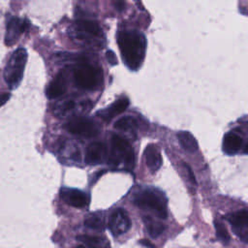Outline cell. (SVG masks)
Here are the masks:
<instances>
[{"instance_id": "6da1fadb", "label": "cell", "mask_w": 248, "mask_h": 248, "mask_svg": "<svg viewBox=\"0 0 248 248\" xmlns=\"http://www.w3.org/2000/svg\"><path fill=\"white\" fill-rule=\"evenodd\" d=\"M117 44L125 65L137 71L142 64L146 51L145 36L136 30H122L117 34Z\"/></svg>"}, {"instance_id": "7a4b0ae2", "label": "cell", "mask_w": 248, "mask_h": 248, "mask_svg": "<svg viewBox=\"0 0 248 248\" xmlns=\"http://www.w3.org/2000/svg\"><path fill=\"white\" fill-rule=\"evenodd\" d=\"M133 202L143 210L154 213L160 219L167 218V199L163 192L156 188L140 189L133 198Z\"/></svg>"}, {"instance_id": "3957f363", "label": "cell", "mask_w": 248, "mask_h": 248, "mask_svg": "<svg viewBox=\"0 0 248 248\" xmlns=\"http://www.w3.org/2000/svg\"><path fill=\"white\" fill-rule=\"evenodd\" d=\"M75 84L83 90H96L103 83L102 68L88 62H79L73 72Z\"/></svg>"}, {"instance_id": "277c9868", "label": "cell", "mask_w": 248, "mask_h": 248, "mask_svg": "<svg viewBox=\"0 0 248 248\" xmlns=\"http://www.w3.org/2000/svg\"><path fill=\"white\" fill-rule=\"evenodd\" d=\"M27 61V51L19 47L13 52L4 70V79L10 89H15L20 83Z\"/></svg>"}, {"instance_id": "5b68a950", "label": "cell", "mask_w": 248, "mask_h": 248, "mask_svg": "<svg viewBox=\"0 0 248 248\" xmlns=\"http://www.w3.org/2000/svg\"><path fill=\"white\" fill-rule=\"evenodd\" d=\"M109 162L116 167L124 165V167L129 170L134 168V149L129 141L119 135H112L111 137V150Z\"/></svg>"}, {"instance_id": "8992f818", "label": "cell", "mask_w": 248, "mask_h": 248, "mask_svg": "<svg viewBox=\"0 0 248 248\" xmlns=\"http://www.w3.org/2000/svg\"><path fill=\"white\" fill-rule=\"evenodd\" d=\"M65 127L71 134L82 138H93L100 132L98 124L86 117H75L67 122Z\"/></svg>"}, {"instance_id": "52a82bcc", "label": "cell", "mask_w": 248, "mask_h": 248, "mask_svg": "<svg viewBox=\"0 0 248 248\" xmlns=\"http://www.w3.org/2000/svg\"><path fill=\"white\" fill-rule=\"evenodd\" d=\"M74 37L79 41L90 42L94 38H99L102 35L100 26L93 20L89 19H78L75 22Z\"/></svg>"}, {"instance_id": "ba28073f", "label": "cell", "mask_w": 248, "mask_h": 248, "mask_svg": "<svg viewBox=\"0 0 248 248\" xmlns=\"http://www.w3.org/2000/svg\"><path fill=\"white\" fill-rule=\"evenodd\" d=\"M91 107V104L88 100H82V101H77L72 98H68L65 100H62L58 102L54 108H53V113L57 117H65L67 115H70L72 113L76 112H81V111H87L89 108Z\"/></svg>"}, {"instance_id": "9c48e42d", "label": "cell", "mask_w": 248, "mask_h": 248, "mask_svg": "<svg viewBox=\"0 0 248 248\" xmlns=\"http://www.w3.org/2000/svg\"><path fill=\"white\" fill-rule=\"evenodd\" d=\"M131 220L123 208L114 209L108 218V229L115 236L127 232L131 228Z\"/></svg>"}, {"instance_id": "30bf717a", "label": "cell", "mask_w": 248, "mask_h": 248, "mask_svg": "<svg viewBox=\"0 0 248 248\" xmlns=\"http://www.w3.org/2000/svg\"><path fill=\"white\" fill-rule=\"evenodd\" d=\"M233 232L245 243L248 242V213L246 209L233 212L227 216Z\"/></svg>"}, {"instance_id": "8fae6325", "label": "cell", "mask_w": 248, "mask_h": 248, "mask_svg": "<svg viewBox=\"0 0 248 248\" xmlns=\"http://www.w3.org/2000/svg\"><path fill=\"white\" fill-rule=\"evenodd\" d=\"M60 198L68 205L77 208L86 207L90 202V197L86 192L75 188H61Z\"/></svg>"}, {"instance_id": "7c38bea8", "label": "cell", "mask_w": 248, "mask_h": 248, "mask_svg": "<svg viewBox=\"0 0 248 248\" xmlns=\"http://www.w3.org/2000/svg\"><path fill=\"white\" fill-rule=\"evenodd\" d=\"M29 23L26 19H20L18 17H11L7 23L5 44L7 46H13L16 43L19 36L26 30Z\"/></svg>"}, {"instance_id": "4fadbf2b", "label": "cell", "mask_w": 248, "mask_h": 248, "mask_svg": "<svg viewBox=\"0 0 248 248\" xmlns=\"http://www.w3.org/2000/svg\"><path fill=\"white\" fill-rule=\"evenodd\" d=\"M223 151L228 155L238 153L242 148L243 152H247V144L244 142L243 138L234 131H230L223 138L222 142Z\"/></svg>"}, {"instance_id": "5bb4252c", "label": "cell", "mask_w": 248, "mask_h": 248, "mask_svg": "<svg viewBox=\"0 0 248 248\" xmlns=\"http://www.w3.org/2000/svg\"><path fill=\"white\" fill-rule=\"evenodd\" d=\"M108 158L107 146L100 141L92 142L85 151V162L88 165H99L104 163Z\"/></svg>"}, {"instance_id": "9a60e30c", "label": "cell", "mask_w": 248, "mask_h": 248, "mask_svg": "<svg viewBox=\"0 0 248 248\" xmlns=\"http://www.w3.org/2000/svg\"><path fill=\"white\" fill-rule=\"evenodd\" d=\"M129 104H130V102H129V99L127 97L119 98L114 103H112L110 106H108V108L99 111L97 113V115L100 118H102L104 121L109 122L113 117H115L116 115L125 111L126 108H128Z\"/></svg>"}, {"instance_id": "2e32d148", "label": "cell", "mask_w": 248, "mask_h": 248, "mask_svg": "<svg viewBox=\"0 0 248 248\" xmlns=\"http://www.w3.org/2000/svg\"><path fill=\"white\" fill-rule=\"evenodd\" d=\"M67 88V78L64 71H61L48 84L46 95L48 99H55L62 96Z\"/></svg>"}, {"instance_id": "e0dca14e", "label": "cell", "mask_w": 248, "mask_h": 248, "mask_svg": "<svg viewBox=\"0 0 248 248\" xmlns=\"http://www.w3.org/2000/svg\"><path fill=\"white\" fill-rule=\"evenodd\" d=\"M144 159L147 168L155 172L158 170L162 165V157L158 147L155 144H148L144 149Z\"/></svg>"}, {"instance_id": "ac0fdd59", "label": "cell", "mask_w": 248, "mask_h": 248, "mask_svg": "<svg viewBox=\"0 0 248 248\" xmlns=\"http://www.w3.org/2000/svg\"><path fill=\"white\" fill-rule=\"evenodd\" d=\"M177 139L179 140L182 148L190 153H194L198 150L199 145L195 137L188 131H181L177 134Z\"/></svg>"}, {"instance_id": "d6986e66", "label": "cell", "mask_w": 248, "mask_h": 248, "mask_svg": "<svg viewBox=\"0 0 248 248\" xmlns=\"http://www.w3.org/2000/svg\"><path fill=\"white\" fill-rule=\"evenodd\" d=\"M77 240L81 242L84 245L94 247V248H108V242L106 238L96 235H87L81 234L77 236Z\"/></svg>"}, {"instance_id": "ffe728a7", "label": "cell", "mask_w": 248, "mask_h": 248, "mask_svg": "<svg viewBox=\"0 0 248 248\" xmlns=\"http://www.w3.org/2000/svg\"><path fill=\"white\" fill-rule=\"evenodd\" d=\"M143 223L145 225L148 234L154 238L161 235L166 229V226L163 223H161L159 221H155L150 216H144Z\"/></svg>"}, {"instance_id": "44dd1931", "label": "cell", "mask_w": 248, "mask_h": 248, "mask_svg": "<svg viewBox=\"0 0 248 248\" xmlns=\"http://www.w3.org/2000/svg\"><path fill=\"white\" fill-rule=\"evenodd\" d=\"M138 127V123L136 119L130 115L123 116L119 118L114 123V129L119 131H135Z\"/></svg>"}, {"instance_id": "7402d4cb", "label": "cell", "mask_w": 248, "mask_h": 248, "mask_svg": "<svg viewBox=\"0 0 248 248\" xmlns=\"http://www.w3.org/2000/svg\"><path fill=\"white\" fill-rule=\"evenodd\" d=\"M84 225L89 229L99 232L105 230V221L100 213H94L89 215L87 218H85Z\"/></svg>"}, {"instance_id": "603a6c76", "label": "cell", "mask_w": 248, "mask_h": 248, "mask_svg": "<svg viewBox=\"0 0 248 248\" xmlns=\"http://www.w3.org/2000/svg\"><path fill=\"white\" fill-rule=\"evenodd\" d=\"M214 225H215V231H216V235H217V238L225 245H227L229 242H230V234L225 227V225L219 221V220H216L214 222Z\"/></svg>"}, {"instance_id": "cb8c5ba5", "label": "cell", "mask_w": 248, "mask_h": 248, "mask_svg": "<svg viewBox=\"0 0 248 248\" xmlns=\"http://www.w3.org/2000/svg\"><path fill=\"white\" fill-rule=\"evenodd\" d=\"M182 165H183V168H184V170L187 171V174H188V178H189L190 182H191L192 184L196 185V184H197V183H196V178H195V175H194V173H193V171H192L191 168H190V167H189L187 164H185V163H183Z\"/></svg>"}, {"instance_id": "d4e9b609", "label": "cell", "mask_w": 248, "mask_h": 248, "mask_svg": "<svg viewBox=\"0 0 248 248\" xmlns=\"http://www.w3.org/2000/svg\"><path fill=\"white\" fill-rule=\"evenodd\" d=\"M106 58L107 60L111 64V65H115L117 64V59L115 57V54L112 50H108L106 53Z\"/></svg>"}, {"instance_id": "484cf974", "label": "cell", "mask_w": 248, "mask_h": 248, "mask_svg": "<svg viewBox=\"0 0 248 248\" xmlns=\"http://www.w3.org/2000/svg\"><path fill=\"white\" fill-rule=\"evenodd\" d=\"M11 94L10 93H1L0 94V107H2L4 104L7 103V101L10 99Z\"/></svg>"}, {"instance_id": "4316f807", "label": "cell", "mask_w": 248, "mask_h": 248, "mask_svg": "<svg viewBox=\"0 0 248 248\" xmlns=\"http://www.w3.org/2000/svg\"><path fill=\"white\" fill-rule=\"evenodd\" d=\"M140 243L141 245H143L144 247H147V248H156L150 241H148L147 239H140Z\"/></svg>"}, {"instance_id": "83f0119b", "label": "cell", "mask_w": 248, "mask_h": 248, "mask_svg": "<svg viewBox=\"0 0 248 248\" xmlns=\"http://www.w3.org/2000/svg\"><path fill=\"white\" fill-rule=\"evenodd\" d=\"M124 6H125L124 2H116V4H115V7H116L117 9H123Z\"/></svg>"}, {"instance_id": "f1b7e54d", "label": "cell", "mask_w": 248, "mask_h": 248, "mask_svg": "<svg viewBox=\"0 0 248 248\" xmlns=\"http://www.w3.org/2000/svg\"><path fill=\"white\" fill-rule=\"evenodd\" d=\"M75 248H94V247H90V246H87L84 244H79V245H77Z\"/></svg>"}]
</instances>
